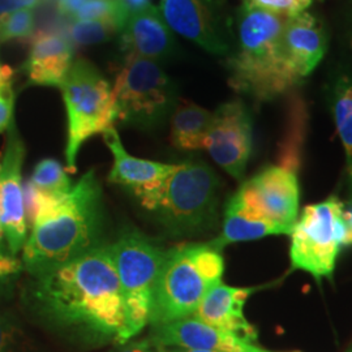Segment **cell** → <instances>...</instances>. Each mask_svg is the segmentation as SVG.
Returning <instances> with one entry per match:
<instances>
[{
	"instance_id": "1",
	"label": "cell",
	"mask_w": 352,
	"mask_h": 352,
	"mask_svg": "<svg viewBox=\"0 0 352 352\" xmlns=\"http://www.w3.org/2000/svg\"><path fill=\"white\" fill-rule=\"evenodd\" d=\"M26 219L32 225L21 264L37 278L100 247L103 209L101 184L89 170L63 196H49L30 183L25 189Z\"/></svg>"
},
{
	"instance_id": "2",
	"label": "cell",
	"mask_w": 352,
	"mask_h": 352,
	"mask_svg": "<svg viewBox=\"0 0 352 352\" xmlns=\"http://www.w3.org/2000/svg\"><path fill=\"white\" fill-rule=\"evenodd\" d=\"M33 295L52 318L120 346L128 342L124 300L110 245L36 278Z\"/></svg>"
},
{
	"instance_id": "3",
	"label": "cell",
	"mask_w": 352,
	"mask_h": 352,
	"mask_svg": "<svg viewBox=\"0 0 352 352\" xmlns=\"http://www.w3.org/2000/svg\"><path fill=\"white\" fill-rule=\"evenodd\" d=\"M285 19L241 4L236 19V45L227 60L230 85L257 102L276 100L299 84L282 52Z\"/></svg>"
},
{
	"instance_id": "4",
	"label": "cell",
	"mask_w": 352,
	"mask_h": 352,
	"mask_svg": "<svg viewBox=\"0 0 352 352\" xmlns=\"http://www.w3.org/2000/svg\"><path fill=\"white\" fill-rule=\"evenodd\" d=\"M219 179L200 161L175 164L162 183L135 193L174 236L195 235L214 226L218 218Z\"/></svg>"
},
{
	"instance_id": "5",
	"label": "cell",
	"mask_w": 352,
	"mask_h": 352,
	"mask_svg": "<svg viewBox=\"0 0 352 352\" xmlns=\"http://www.w3.org/2000/svg\"><path fill=\"white\" fill-rule=\"evenodd\" d=\"M225 272L222 251L209 241L167 250L154 292L149 324L162 325L195 315Z\"/></svg>"
},
{
	"instance_id": "6",
	"label": "cell",
	"mask_w": 352,
	"mask_h": 352,
	"mask_svg": "<svg viewBox=\"0 0 352 352\" xmlns=\"http://www.w3.org/2000/svg\"><path fill=\"white\" fill-rule=\"evenodd\" d=\"M59 89L68 122L65 160L68 168L75 170L84 142L113 126L116 110L113 88L94 64L76 59Z\"/></svg>"
},
{
	"instance_id": "7",
	"label": "cell",
	"mask_w": 352,
	"mask_h": 352,
	"mask_svg": "<svg viewBox=\"0 0 352 352\" xmlns=\"http://www.w3.org/2000/svg\"><path fill=\"white\" fill-rule=\"evenodd\" d=\"M124 300L128 340L149 324L154 292L167 251L139 231H126L110 245Z\"/></svg>"
},
{
	"instance_id": "8",
	"label": "cell",
	"mask_w": 352,
	"mask_h": 352,
	"mask_svg": "<svg viewBox=\"0 0 352 352\" xmlns=\"http://www.w3.org/2000/svg\"><path fill=\"white\" fill-rule=\"evenodd\" d=\"M116 119L141 129L164 124L175 109V85L154 60L126 56L113 88Z\"/></svg>"
},
{
	"instance_id": "9",
	"label": "cell",
	"mask_w": 352,
	"mask_h": 352,
	"mask_svg": "<svg viewBox=\"0 0 352 352\" xmlns=\"http://www.w3.org/2000/svg\"><path fill=\"white\" fill-rule=\"evenodd\" d=\"M342 208L337 196L304 208L289 234L292 270H302L317 282L333 278L344 240Z\"/></svg>"
},
{
	"instance_id": "10",
	"label": "cell",
	"mask_w": 352,
	"mask_h": 352,
	"mask_svg": "<svg viewBox=\"0 0 352 352\" xmlns=\"http://www.w3.org/2000/svg\"><path fill=\"white\" fill-rule=\"evenodd\" d=\"M6 149L0 161V230L11 254L17 257L28 238L23 164L25 145L14 120L8 126Z\"/></svg>"
},
{
	"instance_id": "11",
	"label": "cell",
	"mask_w": 352,
	"mask_h": 352,
	"mask_svg": "<svg viewBox=\"0 0 352 352\" xmlns=\"http://www.w3.org/2000/svg\"><path fill=\"white\" fill-rule=\"evenodd\" d=\"M160 12L177 34L214 55L231 51L230 29L222 0H161Z\"/></svg>"
},
{
	"instance_id": "12",
	"label": "cell",
	"mask_w": 352,
	"mask_h": 352,
	"mask_svg": "<svg viewBox=\"0 0 352 352\" xmlns=\"http://www.w3.org/2000/svg\"><path fill=\"white\" fill-rule=\"evenodd\" d=\"M205 149L227 174L243 179L253 149V120L243 102H227L215 110Z\"/></svg>"
},
{
	"instance_id": "13",
	"label": "cell",
	"mask_w": 352,
	"mask_h": 352,
	"mask_svg": "<svg viewBox=\"0 0 352 352\" xmlns=\"http://www.w3.org/2000/svg\"><path fill=\"white\" fill-rule=\"evenodd\" d=\"M299 180L283 166H267L241 184L243 200L274 223L292 231L299 218Z\"/></svg>"
},
{
	"instance_id": "14",
	"label": "cell",
	"mask_w": 352,
	"mask_h": 352,
	"mask_svg": "<svg viewBox=\"0 0 352 352\" xmlns=\"http://www.w3.org/2000/svg\"><path fill=\"white\" fill-rule=\"evenodd\" d=\"M151 343L162 347H183L217 352H272L256 342L212 327L196 315L151 327Z\"/></svg>"
},
{
	"instance_id": "15",
	"label": "cell",
	"mask_w": 352,
	"mask_h": 352,
	"mask_svg": "<svg viewBox=\"0 0 352 352\" xmlns=\"http://www.w3.org/2000/svg\"><path fill=\"white\" fill-rule=\"evenodd\" d=\"M327 49V29L317 16L305 11L285 19L282 52L289 74L299 85L322 60Z\"/></svg>"
},
{
	"instance_id": "16",
	"label": "cell",
	"mask_w": 352,
	"mask_h": 352,
	"mask_svg": "<svg viewBox=\"0 0 352 352\" xmlns=\"http://www.w3.org/2000/svg\"><path fill=\"white\" fill-rule=\"evenodd\" d=\"M72 64L74 43L63 32L41 30L30 38L24 71L32 84L59 88Z\"/></svg>"
},
{
	"instance_id": "17",
	"label": "cell",
	"mask_w": 352,
	"mask_h": 352,
	"mask_svg": "<svg viewBox=\"0 0 352 352\" xmlns=\"http://www.w3.org/2000/svg\"><path fill=\"white\" fill-rule=\"evenodd\" d=\"M120 33L122 49L126 56L160 62L171 56L175 46L171 29L153 4L131 13Z\"/></svg>"
},
{
	"instance_id": "18",
	"label": "cell",
	"mask_w": 352,
	"mask_h": 352,
	"mask_svg": "<svg viewBox=\"0 0 352 352\" xmlns=\"http://www.w3.org/2000/svg\"><path fill=\"white\" fill-rule=\"evenodd\" d=\"M264 287H231L219 282L202 299L195 315L212 327L257 340V331L244 316V304L252 294Z\"/></svg>"
},
{
	"instance_id": "19",
	"label": "cell",
	"mask_w": 352,
	"mask_h": 352,
	"mask_svg": "<svg viewBox=\"0 0 352 352\" xmlns=\"http://www.w3.org/2000/svg\"><path fill=\"white\" fill-rule=\"evenodd\" d=\"M102 135L113 155L109 182L132 189L133 195L158 186L175 167V164H161L131 155L124 149L123 142L113 126L104 131Z\"/></svg>"
},
{
	"instance_id": "20",
	"label": "cell",
	"mask_w": 352,
	"mask_h": 352,
	"mask_svg": "<svg viewBox=\"0 0 352 352\" xmlns=\"http://www.w3.org/2000/svg\"><path fill=\"white\" fill-rule=\"evenodd\" d=\"M289 234L291 230L274 223L260 212L254 210L236 192L227 202L221 235L210 243L222 251L228 244Z\"/></svg>"
},
{
	"instance_id": "21",
	"label": "cell",
	"mask_w": 352,
	"mask_h": 352,
	"mask_svg": "<svg viewBox=\"0 0 352 352\" xmlns=\"http://www.w3.org/2000/svg\"><path fill=\"white\" fill-rule=\"evenodd\" d=\"M213 113L192 102H183L171 118V141L180 151L205 149Z\"/></svg>"
},
{
	"instance_id": "22",
	"label": "cell",
	"mask_w": 352,
	"mask_h": 352,
	"mask_svg": "<svg viewBox=\"0 0 352 352\" xmlns=\"http://www.w3.org/2000/svg\"><path fill=\"white\" fill-rule=\"evenodd\" d=\"M329 102L337 132L346 154V171L352 189V76L340 74L329 91Z\"/></svg>"
},
{
	"instance_id": "23",
	"label": "cell",
	"mask_w": 352,
	"mask_h": 352,
	"mask_svg": "<svg viewBox=\"0 0 352 352\" xmlns=\"http://www.w3.org/2000/svg\"><path fill=\"white\" fill-rule=\"evenodd\" d=\"M29 183L49 196H63L75 186L63 166L51 158H46L36 166Z\"/></svg>"
},
{
	"instance_id": "24",
	"label": "cell",
	"mask_w": 352,
	"mask_h": 352,
	"mask_svg": "<svg viewBox=\"0 0 352 352\" xmlns=\"http://www.w3.org/2000/svg\"><path fill=\"white\" fill-rule=\"evenodd\" d=\"M120 32V28L109 21H71L67 36L72 43L93 45L100 43Z\"/></svg>"
},
{
	"instance_id": "25",
	"label": "cell",
	"mask_w": 352,
	"mask_h": 352,
	"mask_svg": "<svg viewBox=\"0 0 352 352\" xmlns=\"http://www.w3.org/2000/svg\"><path fill=\"white\" fill-rule=\"evenodd\" d=\"M36 16L33 10L0 16V43L8 41L30 39L34 34Z\"/></svg>"
},
{
	"instance_id": "26",
	"label": "cell",
	"mask_w": 352,
	"mask_h": 352,
	"mask_svg": "<svg viewBox=\"0 0 352 352\" xmlns=\"http://www.w3.org/2000/svg\"><path fill=\"white\" fill-rule=\"evenodd\" d=\"M314 0H243L241 4L274 13L283 19L305 12Z\"/></svg>"
},
{
	"instance_id": "27",
	"label": "cell",
	"mask_w": 352,
	"mask_h": 352,
	"mask_svg": "<svg viewBox=\"0 0 352 352\" xmlns=\"http://www.w3.org/2000/svg\"><path fill=\"white\" fill-rule=\"evenodd\" d=\"M23 269L21 260L11 254L0 230V279L12 277Z\"/></svg>"
},
{
	"instance_id": "28",
	"label": "cell",
	"mask_w": 352,
	"mask_h": 352,
	"mask_svg": "<svg viewBox=\"0 0 352 352\" xmlns=\"http://www.w3.org/2000/svg\"><path fill=\"white\" fill-rule=\"evenodd\" d=\"M14 91L12 85L0 89V133H3L13 122Z\"/></svg>"
},
{
	"instance_id": "29",
	"label": "cell",
	"mask_w": 352,
	"mask_h": 352,
	"mask_svg": "<svg viewBox=\"0 0 352 352\" xmlns=\"http://www.w3.org/2000/svg\"><path fill=\"white\" fill-rule=\"evenodd\" d=\"M42 0H0V16L23 10H34Z\"/></svg>"
},
{
	"instance_id": "30",
	"label": "cell",
	"mask_w": 352,
	"mask_h": 352,
	"mask_svg": "<svg viewBox=\"0 0 352 352\" xmlns=\"http://www.w3.org/2000/svg\"><path fill=\"white\" fill-rule=\"evenodd\" d=\"M342 219L344 225V240L343 247L352 245V201L343 202L342 208Z\"/></svg>"
},
{
	"instance_id": "31",
	"label": "cell",
	"mask_w": 352,
	"mask_h": 352,
	"mask_svg": "<svg viewBox=\"0 0 352 352\" xmlns=\"http://www.w3.org/2000/svg\"><path fill=\"white\" fill-rule=\"evenodd\" d=\"M116 352H157V349L151 340H144L126 344Z\"/></svg>"
},
{
	"instance_id": "32",
	"label": "cell",
	"mask_w": 352,
	"mask_h": 352,
	"mask_svg": "<svg viewBox=\"0 0 352 352\" xmlns=\"http://www.w3.org/2000/svg\"><path fill=\"white\" fill-rule=\"evenodd\" d=\"M0 352H11V333L0 318Z\"/></svg>"
},
{
	"instance_id": "33",
	"label": "cell",
	"mask_w": 352,
	"mask_h": 352,
	"mask_svg": "<svg viewBox=\"0 0 352 352\" xmlns=\"http://www.w3.org/2000/svg\"><path fill=\"white\" fill-rule=\"evenodd\" d=\"M13 71L4 64L0 63V89L12 85Z\"/></svg>"
},
{
	"instance_id": "34",
	"label": "cell",
	"mask_w": 352,
	"mask_h": 352,
	"mask_svg": "<svg viewBox=\"0 0 352 352\" xmlns=\"http://www.w3.org/2000/svg\"><path fill=\"white\" fill-rule=\"evenodd\" d=\"M122 3L124 4L126 11L131 14V13L138 12L140 10L148 7L149 4H151V0H122Z\"/></svg>"
},
{
	"instance_id": "35",
	"label": "cell",
	"mask_w": 352,
	"mask_h": 352,
	"mask_svg": "<svg viewBox=\"0 0 352 352\" xmlns=\"http://www.w3.org/2000/svg\"><path fill=\"white\" fill-rule=\"evenodd\" d=\"M155 349L157 352H217L209 351V350H196V349H183V347H162V346H155Z\"/></svg>"
},
{
	"instance_id": "36",
	"label": "cell",
	"mask_w": 352,
	"mask_h": 352,
	"mask_svg": "<svg viewBox=\"0 0 352 352\" xmlns=\"http://www.w3.org/2000/svg\"><path fill=\"white\" fill-rule=\"evenodd\" d=\"M291 352H300V351H291Z\"/></svg>"
},
{
	"instance_id": "37",
	"label": "cell",
	"mask_w": 352,
	"mask_h": 352,
	"mask_svg": "<svg viewBox=\"0 0 352 352\" xmlns=\"http://www.w3.org/2000/svg\"><path fill=\"white\" fill-rule=\"evenodd\" d=\"M350 352H352V350H351V351H350Z\"/></svg>"
}]
</instances>
